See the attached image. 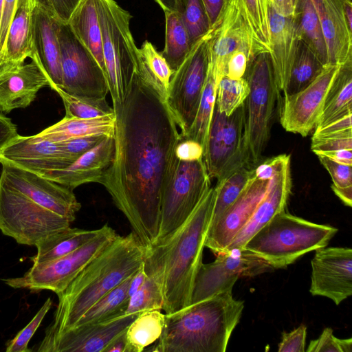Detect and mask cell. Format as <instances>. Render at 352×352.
<instances>
[{
    "label": "cell",
    "mask_w": 352,
    "mask_h": 352,
    "mask_svg": "<svg viewBox=\"0 0 352 352\" xmlns=\"http://www.w3.org/2000/svg\"><path fill=\"white\" fill-rule=\"evenodd\" d=\"M113 108L115 152L100 184L148 247L159 234L162 190L180 135L166 100L139 69Z\"/></svg>",
    "instance_id": "obj_1"
},
{
    "label": "cell",
    "mask_w": 352,
    "mask_h": 352,
    "mask_svg": "<svg viewBox=\"0 0 352 352\" xmlns=\"http://www.w3.org/2000/svg\"><path fill=\"white\" fill-rule=\"evenodd\" d=\"M0 175V230L21 245L69 227L81 204L73 190L7 162Z\"/></svg>",
    "instance_id": "obj_2"
},
{
    "label": "cell",
    "mask_w": 352,
    "mask_h": 352,
    "mask_svg": "<svg viewBox=\"0 0 352 352\" xmlns=\"http://www.w3.org/2000/svg\"><path fill=\"white\" fill-rule=\"evenodd\" d=\"M146 247L133 233L120 235L92 259L58 296L54 320L45 333L72 329L100 298L132 276L143 263Z\"/></svg>",
    "instance_id": "obj_3"
},
{
    "label": "cell",
    "mask_w": 352,
    "mask_h": 352,
    "mask_svg": "<svg viewBox=\"0 0 352 352\" xmlns=\"http://www.w3.org/2000/svg\"><path fill=\"white\" fill-rule=\"evenodd\" d=\"M244 302L232 289L165 314L162 334L146 349L153 352H225L239 323Z\"/></svg>",
    "instance_id": "obj_4"
},
{
    "label": "cell",
    "mask_w": 352,
    "mask_h": 352,
    "mask_svg": "<svg viewBox=\"0 0 352 352\" xmlns=\"http://www.w3.org/2000/svg\"><path fill=\"white\" fill-rule=\"evenodd\" d=\"M215 197L210 187L186 221L170 237L156 242L164 254L162 310L170 314L191 304Z\"/></svg>",
    "instance_id": "obj_5"
},
{
    "label": "cell",
    "mask_w": 352,
    "mask_h": 352,
    "mask_svg": "<svg viewBox=\"0 0 352 352\" xmlns=\"http://www.w3.org/2000/svg\"><path fill=\"white\" fill-rule=\"evenodd\" d=\"M338 228L290 214H276L244 245L274 270L284 269L309 252L326 247Z\"/></svg>",
    "instance_id": "obj_6"
},
{
    "label": "cell",
    "mask_w": 352,
    "mask_h": 352,
    "mask_svg": "<svg viewBox=\"0 0 352 352\" xmlns=\"http://www.w3.org/2000/svg\"><path fill=\"white\" fill-rule=\"evenodd\" d=\"M100 23L105 77L113 104L121 103L133 73L139 68V51L130 30L131 14L115 0H94Z\"/></svg>",
    "instance_id": "obj_7"
},
{
    "label": "cell",
    "mask_w": 352,
    "mask_h": 352,
    "mask_svg": "<svg viewBox=\"0 0 352 352\" xmlns=\"http://www.w3.org/2000/svg\"><path fill=\"white\" fill-rule=\"evenodd\" d=\"M210 179L203 158L183 161L174 156L162 190L155 243L170 237L186 221L210 188Z\"/></svg>",
    "instance_id": "obj_8"
},
{
    "label": "cell",
    "mask_w": 352,
    "mask_h": 352,
    "mask_svg": "<svg viewBox=\"0 0 352 352\" xmlns=\"http://www.w3.org/2000/svg\"><path fill=\"white\" fill-rule=\"evenodd\" d=\"M244 77L250 92L245 101V133L252 165L262 159L270 135L276 99L278 97L270 54L261 52L248 63Z\"/></svg>",
    "instance_id": "obj_9"
},
{
    "label": "cell",
    "mask_w": 352,
    "mask_h": 352,
    "mask_svg": "<svg viewBox=\"0 0 352 352\" xmlns=\"http://www.w3.org/2000/svg\"><path fill=\"white\" fill-rule=\"evenodd\" d=\"M118 236L113 228L104 225L94 238L75 251L48 262L33 264L23 276L3 280L14 289H28L33 292L47 289L58 295Z\"/></svg>",
    "instance_id": "obj_10"
},
{
    "label": "cell",
    "mask_w": 352,
    "mask_h": 352,
    "mask_svg": "<svg viewBox=\"0 0 352 352\" xmlns=\"http://www.w3.org/2000/svg\"><path fill=\"white\" fill-rule=\"evenodd\" d=\"M203 159L210 178L217 180L243 166H252L245 133V102L232 114L216 104Z\"/></svg>",
    "instance_id": "obj_11"
},
{
    "label": "cell",
    "mask_w": 352,
    "mask_h": 352,
    "mask_svg": "<svg viewBox=\"0 0 352 352\" xmlns=\"http://www.w3.org/2000/svg\"><path fill=\"white\" fill-rule=\"evenodd\" d=\"M212 28L199 38L181 65L172 74L166 102L177 125L180 137L189 131L197 113L206 83L208 66V41Z\"/></svg>",
    "instance_id": "obj_12"
},
{
    "label": "cell",
    "mask_w": 352,
    "mask_h": 352,
    "mask_svg": "<svg viewBox=\"0 0 352 352\" xmlns=\"http://www.w3.org/2000/svg\"><path fill=\"white\" fill-rule=\"evenodd\" d=\"M58 36L61 54V89L78 97L106 98L109 92L106 77L93 55L67 23L58 21Z\"/></svg>",
    "instance_id": "obj_13"
},
{
    "label": "cell",
    "mask_w": 352,
    "mask_h": 352,
    "mask_svg": "<svg viewBox=\"0 0 352 352\" xmlns=\"http://www.w3.org/2000/svg\"><path fill=\"white\" fill-rule=\"evenodd\" d=\"M209 263H202L197 274L191 304L232 289L241 277H253L274 270L263 258L244 248L217 255Z\"/></svg>",
    "instance_id": "obj_14"
},
{
    "label": "cell",
    "mask_w": 352,
    "mask_h": 352,
    "mask_svg": "<svg viewBox=\"0 0 352 352\" xmlns=\"http://www.w3.org/2000/svg\"><path fill=\"white\" fill-rule=\"evenodd\" d=\"M239 50L245 51L250 60L263 52L250 34L238 0H228L222 18L212 28L208 41L209 66L217 86L226 74L230 56Z\"/></svg>",
    "instance_id": "obj_15"
},
{
    "label": "cell",
    "mask_w": 352,
    "mask_h": 352,
    "mask_svg": "<svg viewBox=\"0 0 352 352\" xmlns=\"http://www.w3.org/2000/svg\"><path fill=\"white\" fill-rule=\"evenodd\" d=\"M339 65L328 64L307 87L290 96H284L280 123L285 131L307 136L318 121L329 89Z\"/></svg>",
    "instance_id": "obj_16"
},
{
    "label": "cell",
    "mask_w": 352,
    "mask_h": 352,
    "mask_svg": "<svg viewBox=\"0 0 352 352\" xmlns=\"http://www.w3.org/2000/svg\"><path fill=\"white\" fill-rule=\"evenodd\" d=\"M309 292L328 298L338 305L352 294V250L350 248H321L311 261Z\"/></svg>",
    "instance_id": "obj_17"
},
{
    "label": "cell",
    "mask_w": 352,
    "mask_h": 352,
    "mask_svg": "<svg viewBox=\"0 0 352 352\" xmlns=\"http://www.w3.org/2000/svg\"><path fill=\"white\" fill-rule=\"evenodd\" d=\"M138 314H124L100 322L81 324L48 334L38 344L39 352H103L107 344L126 331Z\"/></svg>",
    "instance_id": "obj_18"
},
{
    "label": "cell",
    "mask_w": 352,
    "mask_h": 352,
    "mask_svg": "<svg viewBox=\"0 0 352 352\" xmlns=\"http://www.w3.org/2000/svg\"><path fill=\"white\" fill-rule=\"evenodd\" d=\"M270 180L254 173L236 199L214 225L208 227L205 247L215 255L226 251L265 196Z\"/></svg>",
    "instance_id": "obj_19"
},
{
    "label": "cell",
    "mask_w": 352,
    "mask_h": 352,
    "mask_svg": "<svg viewBox=\"0 0 352 352\" xmlns=\"http://www.w3.org/2000/svg\"><path fill=\"white\" fill-rule=\"evenodd\" d=\"M75 160L58 142L38 134L18 135L0 151V163L7 162L41 176L66 168Z\"/></svg>",
    "instance_id": "obj_20"
},
{
    "label": "cell",
    "mask_w": 352,
    "mask_h": 352,
    "mask_svg": "<svg viewBox=\"0 0 352 352\" xmlns=\"http://www.w3.org/2000/svg\"><path fill=\"white\" fill-rule=\"evenodd\" d=\"M274 172L265 196L225 252L243 248L247 241L273 217L285 210L292 187L290 156L282 154L274 157Z\"/></svg>",
    "instance_id": "obj_21"
},
{
    "label": "cell",
    "mask_w": 352,
    "mask_h": 352,
    "mask_svg": "<svg viewBox=\"0 0 352 352\" xmlns=\"http://www.w3.org/2000/svg\"><path fill=\"white\" fill-rule=\"evenodd\" d=\"M31 60L29 63L8 62L0 65V113L29 107L41 89L50 87L42 65Z\"/></svg>",
    "instance_id": "obj_22"
},
{
    "label": "cell",
    "mask_w": 352,
    "mask_h": 352,
    "mask_svg": "<svg viewBox=\"0 0 352 352\" xmlns=\"http://www.w3.org/2000/svg\"><path fill=\"white\" fill-rule=\"evenodd\" d=\"M31 59L43 67L50 87H62L60 47L58 36V21L40 3H36L32 15Z\"/></svg>",
    "instance_id": "obj_23"
},
{
    "label": "cell",
    "mask_w": 352,
    "mask_h": 352,
    "mask_svg": "<svg viewBox=\"0 0 352 352\" xmlns=\"http://www.w3.org/2000/svg\"><path fill=\"white\" fill-rule=\"evenodd\" d=\"M114 152L113 136H107L69 166L43 177L72 190L84 184H100L113 162Z\"/></svg>",
    "instance_id": "obj_24"
},
{
    "label": "cell",
    "mask_w": 352,
    "mask_h": 352,
    "mask_svg": "<svg viewBox=\"0 0 352 352\" xmlns=\"http://www.w3.org/2000/svg\"><path fill=\"white\" fill-rule=\"evenodd\" d=\"M270 57L278 97L284 91L296 56L299 36L293 17L280 15L270 7Z\"/></svg>",
    "instance_id": "obj_25"
},
{
    "label": "cell",
    "mask_w": 352,
    "mask_h": 352,
    "mask_svg": "<svg viewBox=\"0 0 352 352\" xmlns=\"http://www.w3.org/2000/svg\"><path fill=\"white\" fill-rule=\"evenodd\" d=\"M326 43L328 64L342 65L352 58V28L346 21V0H311Z\"/></svg>",
    "instance_id": "obj_26"
},
{
    "label": "cell",
    "mask_w": 352,
    "mask_h": 352,
    "mask_svg": "<svg viewBox=\"0 0 352 352\" xmlns=\"http://www.w3.org/2000/svg\"><path fill=\"white\" fill-rule=\"evenodd\" d=\"M143 265L146 278L140 288L130 296L125 314L162 310L164 254L160 243H155L146 247Z\"/></svg>",
    "instance_id": "obj_27"
},
{
    "label": "cell",
    "mask_w": 352,
    "mask_h": 352,
    "mask_svg": "<svg viewBox=\"0 0 352 352\" xmlns=\"http://www.w3.org/2000/svg\"><path fill=\"white\" fill-rule=\"evenodd\" d=\"M36 3V0H18L6 38L3 64L24 63L32 58V15Z\"/></svg>",
    "instance_id": "obj_28"
},
{
    "label": "cell",
    "mask_w": 352,
    "mask_h": 352,
    "mask_svg": "<svg viewBox=\"0 0 352 352\" xmlns=\"http://www.w3.org/2000/svg\"><path fill=\"white\" fill-rule=\"evenodd\" d=\"M96 60L105 75L102 34L94 0H81L67 23Z\"/></svg>",
    "instance_id": "obj_29"
},
{
    "label": "cell",
    "mask_w": 352,
    "mask_h": 352,
    "mask_svg": "<svg viewBox=\"0 0 352 352\" xmlns=\"http://www.w3.org/2000/svg\"><path fill=\"white\" fill-rule=\"evenodd\" d=\"M352 113V58L340 65L329 89L316 129Z\"/></svg>",
    "instance_id": "obj_30"
},
{
    "label": "cell",
    "mask_w": 352,
    "mask_h": 352,
    "mask_svg": "<svg viewBox=\"0 0 352 352\" xmlns=\"http://www.w3.org/2000/svg\"><path fill=\"white\" fill-rule=\"evenodd\" d=\"M115 113L113 115L92 119L64 117L59 122L37 133L54 142L89 136H113Z\"/></svg>",
    "instance_id": "obj_31"
},
{
    "label": "cell",
    "mask_w": 352,
    "mask_h": 352,
    "mask_svg": "<svg viewBox=\"0 0 352 352\" xmlns=\"http://www.w3.org/2000/svg\"><path fill=\"white\" fill-rule=\"evenodd\" d=\"M99 231L100 228L84 230L69 227L37 243L36 254L31 261L33 264H38L64 256L85 244Z\"/></svg>",
    "instance_id": "obj_32"
},
{
    "label": "cell",
    "mask_w": 352,
    "mask_h": 352,
    "mask_svg": "<svg viewBox=\"0 0 352 352\" xmlns=\"http://www.w3.org/2000/svg\"><path fill=\"white\" fill-rule=\"evenodd\" d=\"M300 40L306 43L323 65H328L326 43L311 0H296L294 16Z\"/></svg>",
    "instance_id": "obj_33"
},
{
    "label": "cell",
    "mask_w": 352,
    "mask_h": 352,
    "mask_svg": "<svg viewBox=\"0 0 352 352\" xmlns=\"http://www.w3.org/2000/svg\"><path fill=\"white\" fill-rule=\"evenodd\" d=\"M165 14V45L162 55L175 72L188 54L192 43L181 14L177 11Z\"/></svg>",
    "instance_id": "obj_34"
},
{
    "label": "cell",
    "mask_w": 352,
    "mask_h": 352,
    "mask_svg": "<svg viewBox=\"0 0 352 352\" xmlns=\"http://www.w3.org/2000/svg\"><path fill=\"white\" fill-rule=\"evenodd\" d=\"M165 314L161 310L139 314L126 329V352H142L160 338Z\"/></svg>",
    "instance_id": "obj_35"
},
{
    "label": "cell",
    "mask_w": 352,
    "mask_h": 352,
    "mask_svg": "<svg viewBox=\"0 0 352 352\" xmlns=\"http://www.w3.org/2000/svg\"><path fill=\"white\" fill-rule=\"evenodd\" d=\"M254 174L250 165L243 166L217 180L209 226L214 225L243 190Z\"/></svg>",
    "instance_id": "obj_36"
},
{
    "label": "cell",
    "mask_w": 352,
    "mask_h": 352,
    "mask_svg": "<svg viewBox=\"0 0 352 352\" xmlns=\"http://www.w3.org/2000/svg\"><path fill=\"white\" fill-rule=\"evenodd\" d=\"M138 51L140 74L166 100L170 79L174 72L148 41H145Z\"/></svg>",
    "instance_id": "obj_37"
},
{
    "label": "cell",
    "mask_w": 352,
    "mask_h": 352,
    "mask_svg": "<svg viewBox=\"0 0 352 352\" xmlns=\"http://www.w3.org/2000/svg\"><path fill=\"white\" fill-rule=\"evenodd\" d=\"M131 277L100 298L74 327L100 322L125 314L129 299L128 288Z\"/></svg>",
    "instance_id": "obj_38"
},
{
    "label": "cell",
    "mask_w": 352,
    "mask_h": 352,
    "mask_svg": "<svg viewBox=\"0 0 352 352\" xmlns=\"http://www.w3.org/2000/svg\"><path fill=\"white\" fill-rule=\"evenodd\" d=\"M324 66L309 45L299 39L289 78L283 95H293L305 89L320 74Z\"/></svg>",
    "instance_id": "obj_39"
},
{
    "label": "cell",
    "mask_w": 352,
    "mask_h": 352,
    "mask_svg": "<svg viewBox=\"0 0 352 352\" xmlns=\"http://www.w3.org/2000/svg\"><path fill=\"white\" fill-rule=\"evenodd\" d=\"M250 34L263 52L270 53L271 0H238Z\"/></svg>",
    "instance_id": "obj_40"
},
{
    "label": "cell",
    "mask_w": 352,
    "mask_h": 352,
    "mask_svg": "<svg viewBox=\"0 0 352 352\" xmlns=\"http://www.w3.org/2000/svg\"><path fill=\"white\" fill-rule=\"evenodd\" d=\"M217 88L212 71L208 66L206 83L195 120L186 135L180 137L182 139L197 142L202 146L204 151L214 108Z\"/></svg>",
    "instance_id": "obj_41"
},
{
    "label": "cell",
    "mask_w": 352,
    "mask_h": 352,
    "mask_svg": "<svg viewBox=\"0 0 352 352\" xmlns=\"http://www.w3.org/2000/svg\"><path fill=\"white\" fill-rule=\"evenodd\" d=\"M61 98L65 109L66 118L92 119L114 114L113 108L106 98H89L71 95L61 88H52Z\"/></svg>",
    "instance_id": "obj_42"
},
{
    "label": "cell",
    "mask_w": 352,
    "mask_h": 352,
    "mask_svg": "<svg viewBox=\"0 0 352 352\" xmlns=\"http://www.w3.org/2000/svg\"><path fill=\"white\" fill-rule=\"evenodd\" d=\"M249 92L250 86L244 76L232 79L224 76L217 85L215 104L220 112L230 116L244 103Z\"/></svg>",
    "instance_id": "obj_43"
},
{
    "label": "cell",
    "mask_w": 352,
    "mask_h": 352,
    "mask_svg": "<svg viewBox=\"0 0 352 352\" xmlns=\"http://www.w3.org/2000/svg\"><path fill=\"white\" fill-rule=\"evenodd\" d=\"M175 11L184 21L192 45L210 30L202 0H175Z\"/></svg>",
    "instance_id": "obj_44"
},
{
    "label": "cell",
    "mask_w": 352,
    "mask_h": 352,
    "mask_svg": "<svg viewBox=\"0 0 352 352\" xmlns=\"http://www.w3.org/2000/svg\"><path fill=\"white\" fill-rule=\"evenodd\" d=\"M320 163L329 172L332 181L331 189L349 207L352 206V167L336 162L325 156L317 155Z\"/></svg>",
    "instance_id": "obj_45"
},
{
    "label": "cell",
    "mask_w": 352,
    "mask_h": 352,
    "mask_svg": "<svg viewBox=\"0 0 352 352\" xmlns=\"http://www.w3.org/2000/svg\"><path fill=\"white\" fill-rule=\"evenodd\" d=\"M52 306L48 298L31 321L6 344V352H30L28 343Z\"/></svg>",
    "instance_id": "obj_46"
},
{
    "label": "cell",
    "mask_w": 352,
    "mask_h": 352,
    "mask_svg": "<svg viewBox=\"0 0 352 352\" xmlns=\"http://www.w3.org/2000/svg\"><path fill=\"white\" fill-rule=\"evenodd\" d=\"M311 148L314 153L340 149L352 150V129L324 136H312Z\"/></svg>",
    "instance_id": "obj_47"
},
{
    "label": "cell",
    "mask_w": 352,
    "mask_h": 352,
    "mask_svg": "<svg viewBox=\"0 0 352 352\" xmlns=\"http://www.w3.org/2000/svg\"><path fill=\"white\" fill-rule=\"evenodd\" d=\"M104 135H89L58 142L65 153L74 160L89 151L104 138Z\"/></svg>",
    "instance_id": "obj_48"
},
{
    "label": "cell",
    "mask_w": 352,
    "mask_h": 352,
    "mask_svg": "<svg viewBox=\"0 0 352 352\" xmlns=\"http://www.w3.org/2000/svg\"><path fill=\"white\" fill-rule=\"evenodd\" d=\"M58 21L67 23L81 0H36Z\"/></svg>",
    "instance_id": "obj_49"
},
{
    "label": "cell",
    "mask_w": 352,
    "mask_h": 352,
    "mask_svg": "<svg viewBox=\"0 0 352 352\" xmlns=\"http://www.w3.org/2000/svg\"><path fill=\"white\" fill-rule=\"evenodd\" d=\"M307 326L300 324L289 333L283 334L278 344V352H304L305 351Z\"/></svg>",
    "instance_id": "obj_50"
},
{
    "label": "cell",
    "mask_w": 352,
    "mask_h": 352,
    "mask_svg": "<svg viewBox=\"0 0 352 352\" xmlns=\"http://www.w3.org/2000/svg\"><path fill=\"white\" fill-rule=\"evenodd\" d=\"M18 0H3L0 21V65L3 62V53L10 23L14 16Z\"/></svg>",
    "instance_id": "obj_51"
},
{
    "label": "cell",
    "mask_w": 352,
    "mask_h": 352,
    "mask_svg": "<svg viewBox=\"0 0 352 352\" xmlns=\"http://www.w3.org/2000/svg\"><path fill=\"white\" fill-rule=\"evenodd\" d=\"M250 58L243 50H236L229 57L226 66L225 76L237 79L243 78L246 72Z\"/></svg>",
    "instance_id": "obj_52"
},
{
    "label": "cell",
    "mask_w": 352,
    "mask_h": 352,
    "mask_svg": "<svg viewBox=\"0 0 352 352\" xmlns=\"http://www.w3.org/2000/svg\"><path fill=\"white\" fill-rule=\"evenodd\" d=\"M307 352H341L339 338L333 336V329L325 328L321 335L309 344Z\"/></svg>",
    "instance_id": "obj_53"
},
{
    "label": "cell",
    "mask_w": 352,
    "mask_h": 352,
    "mask_svg": "<svg viewBox=\"0 0 352 352\" xmlns=\"http://www.w3.org/2000/svg\"><path fill=\"white\" fill-rule=\"evenodd\" d=\"M175 155L183 161L198 160L203 158L204 148L197 142L180 138L175 149Z\"/></svg>",
    "instance_id": "obj_54"
},
{
    "label": "cell",
    "mask_w": 352,
    "mask_h": 352,
    "mask_svg": "<svg viewBox=\"0 0 352 352\" xmlns=\"http://www.w3.org/2000/svg\"><path fill=\"white\" fill-rule=\"evenodd\" d=\"M352 113L347 114L329 124L316 129L313 136H324L352 129Z\"/></svg>",
    "instance_id": "obj_55"
},
{
    "label": "cell",
    "mask_w": 352,
    "mask_h": 352,
    "mask_svg": "<svg viewBox=\"0 0 352 352\" xmlns=\"http://www.w3.org/2000/svg\"><path fill=\"white\" fill-rule=\"evenodd\" d=\"M210 29L221 21L228 0H202Z\"/></svg>",
    "instance_id": "obj_56"
},
{
    "label": "cell",
    "mask_w": 352,
    "mask_h": 352,
    "mask_svg": "<svg viewBox=\"0 0 352 352\" xmlns=\"http://www.w3.org/2000/svg\"><path fill=\"white\" fill-rule=\"evenodd\" d=\"M18 135L16 125L0 113V151Z\"/></svg>",
    "instance_id": "obj_57"
},
{
    "label": "cell",
    "mask_w": 352,
    "mask_h": 352,
    "mask_svg": "<svg viewBox=\"0 0 352 352\" xmlns=\"http://www.w3.org/2000/svg\"><path fill=\"white\" fill-rule=\"evenodd\" d=\"M325 156L336 162L352 165V150L349 149H340L336 151H322L315 153Z\"/></svg>",
    "instance_id": "obj_58"
},
{
    "label": "cell",
    "mask_w": 352,
    "mask_h": 352,
    "mask_svg": "<svg viewBox=\"0 0 352 352\" xmlns=\"http://www.w3.org/2000/svg\"><path fill=\"white\" fill-rule=\"evenodd\" d=\"M296 0H271V4L278 14L286 17H293Z\"/></svg>",
    "instance_id": "obj_59"
},
{
    "label": "cell",
    "mask_w": 352,
    "mask_h": 352,
    "mask_svg": "<svg viewBox=\"0 0 352 352\" xmlns=\"http://www.w3.org/2000/svg\"><path fill=\"white\" fill-rule=\"evenodd\" d=\"M146 276V274L142 263L140 267L131 276L130 278L128 288L129 298L140 288L144 282Z\"/></svg>",
    "instance_id": "obj_60"
},
{
    "label": "cell",
    "mask_w": 352,
    "mask_h": 352,
    "mask_svg": "<svg viewBox=\"0 0 352 352\" xmlns=\"http://www.w3.org/2000/svg\"><path fill=\"white\" fill-rule=\"evenodd\" d=\"M126 331L115 337L105 347L103 352H126Z\"/></svg>",
    "instance_id": "obj_61"
},
{
    "label": "cell",
    "mask_w": 352,
    "mask_h": 352,
    "mask_svg": "<svg viewBox=\"0 0 352 352\" xmlns=\"http://www.w3.org/2000/svg\"><path fill=\"white\" fill-rule=\"evenodd\" d=\"M164 12L175 11V0H155Z\"/></svg>",
    "instance_id": "obj_62"
},
{
    "label": "cell",
    "mask_w": 352,
    "mask_h": 352,
    "mask_svg": "<svg viewBox=\"0 0 352 352\" xmlns=\"http://www.w3.org/2000/svg\"><path fill=\"white\" fill-rule=\"evenodd\" d=\"M339 345L341 352H351L352 351V339H340Z\"/></svg>",
    "instance_id": "obj_63"
}]
</instances>
